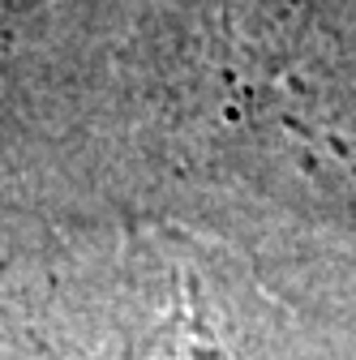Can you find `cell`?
<instances>
[{
	"label": "cell",
	"instance_id": "6da1fadb",
	"mask_svg": "<svg viewBox=\"0 0 356 360\" xmlns=\"http://www.w3.org/2000/svg\"><path fill=\"white\" fill-rule=\"evenodd\" d=\"M146 360H219V352L202 339L193 322H172L167 330L155 335V347L146 352Z\"/></svg>",
	"mask_w": 356,
	"mask_h": 360
}]
</instances>
